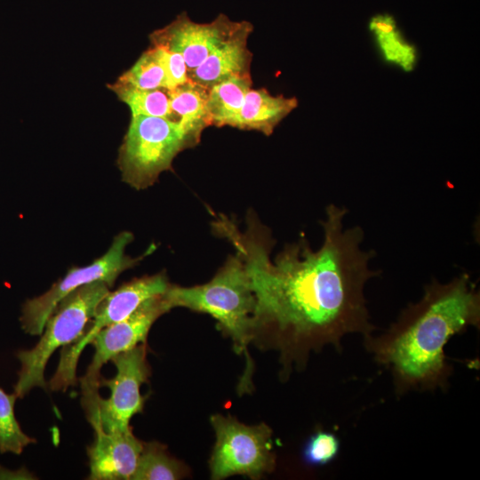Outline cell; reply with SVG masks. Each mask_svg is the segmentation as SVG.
Listing matches in <instances>:
<instances>
[{
    "label": "cell",
    "mask_w": 480,
    "mask_h": 480,
    "mask_svg": "<svg viewBox=\"0 0 480 480\" xmlns=\"http://www.w3.org/2000/svg\"><path fill=\"white\" fill-rule=\"evenodd\" d=\"M369 28L386 61L411 71L417 62V52L397 28L395 19L388 14H377L369 22Z\"/></svg>",
    "instance_id": "cell-17"
},
{
    "label": "cell",
    "mask_w": 480,
    "mask_h": 480,
    "mask_svg": "<svg viewBox=\"0 0 480 480\" xmlns=\"http://www.w3.org/2000/svg\"><path fill=\"white\" fill-rule=\"evenodd\" d=\"M252 30V23L239 21L237 28L198 67L188 72V79L208 90L229 78L251 76L252 53L247 40Z\"/></svg>",
    "instance_id": "cell-13"
},
{
    "label": "cell",
    "mask_w": 480,
    "mask_h": 480,
    "mask_svg": "<svg viewBox=\"0 0 480 480\" xmlns=\"http://www.w3.org/2000/svg\"><path fill=\"white\" fill-rule=\"evenodd\" d=\"M252 84L251 76H236L208 89L206 106L212 125L236 127Z\"/></svg>",
    "instance_id": "cell-16"
},
{
    "label": "cell",
    "mask_w": 480,
    "mask_h": 480,
    "mask_svg": "<svg viewBox=\"0 0 480 480\" xmlns=\"http://www.w3.org/2000/svg\"><path fill=\"white\" fill-rule=\"evenodd\" d=\"M116 83L142 90L165 89V74L156 47L143 52Z\"/></svg>",
    "instance_id": "cell-20"
},
{
    "label": "cell",
    "mask_w": 480,
    "mask_h": 480,
    "mask_svg": "<svg viewBox=\"0 0 480 480\" xmlns=\"http://www.w3.org/2000/svg\"><path fill=\"white\" fill-rule=\"evenodd\" d=\"M347 213L345 207L328 205L320 248L314 251L301 239L274 260L271 239L254 221L245 232L224 216L213 223L247 271L255 298L252 340L263 332L280 352L284 373L325 346L340 351L348 334L364 337L376 330L364 296L367 282L380 275L370 267L375 252L361 248V227L344 228Z\"/></svg>",
    "instance_id": "cell-1"
},
{
    "label": "cell",
    "mask_w": 480,
    "mask_h": 480,
    "mask_svg": "<svg viewBox=\"0 0 480 480\" xmlns=\"http://www.w3.org/2000/svg\"><path fill=\"white\" fill-rule=\"evenodd\" d=\"M339 450L340 442L334 434L318 431L309 438L303 455L308 463L321 466L333 460Z\"/></svg>",
    "instance_id": "cell-22"
},
{
    "label": "cell",
    "mask_w": 480,
    "mask_h": 480,
    "mask_svg": "<svg viewBox=\"0 0 480 480\" xmlns=\"http://www.w3.org/2000/svg\"><path fill=\"white\" fill-rule=\"evenodd\" d=\"M110 361L116 366V375L112 379L100 377V388H108L110 396L102 399L99 395L82 403L92 428L105 432L131 428L130 420L143 411L146 396H141L140 387L148 382L150 375L146 343L117 354Z\"/></svg>",
    "instance_id": "cell-6"
},
{
    "label": "cell",
    "mask_w": 480,
    "mask_h": 480,
    "mask_svg": "<svg viewBox=\"0 0 480 480\" xmlns=\"http://www.w3.org/2000/svg\"><path fill=\"white\" fill-rule=\"evenodd\" d=\"M164 296L171 308L181 307L205 313L218 322L219 327L233 340L236 352L246 356L247 370L239 390L248 392L252 373L248 345L252 340L255 298L241 257L237 253L229 256L208 283L190 287L171 284Z\"/></svg>",
    "instance_id": "cell-3"
},
{
    "label": "cell",
    "mask_w": 480,
    "mask_h": 480,
    "mask_svg": "<svg viewBox=\"0 0 480 480\" xmlns=\"http://www.w3.org/2000/svg\"><path fill=\"white\" fill-rule=\"evenodd\" d=\"M194 146L176 122L158 116H132L119 149L123 180L136 189L146 188L171 168L180 151Z\"/></svg>",
    "instance_id": "cell-5"
},
{
    "label": "cell",
    "mask_w": 480,
    "mask_h": 480,
    "mask_svg": "<svg viewBox=\"0 0 480 480\" xmlns=\"http://www.w3.org/2000/svg\"><path fill=\"white\" fill-rule=\"evenodd\" d=\"M183 465L157 442L143 443L132 480H175L183 477Z\"/></svg>",
    "instance_id": "cell-18"
},
{
    "label": "cell",
    "mask_w": 480,
    "mask_h": 480,
    "mask_svg": "<svg viewBox=\"0 0 480 480\" xmlns=\"http://www.w3.org/2000/svg\"><path fill=\"white\" fill-rule=\"evenodd\" d=\"M298 106L295 97L272 95L266 89L251 88L245 95L236 128L270 135L276 125Z\"/></svg>",
    "instance_id": "cell-14"
},
{
    "label": "cell",
    "mask_w": 480,
    "mask_h": 480,
    "mask_svg": "<svg viewBox=\"0 0 480 480\" xmlns=\"http://www.w3.org/2000/svg\"><path fill=\"white\" fill-rule=\"evenodd\" d=\"M480 324V292L468 273L426 284L381 334L364 337L374 361L390 371L398 395L446 390L452 367L444 348L456 334Z\"/></svg>",
    "instance_id": "cell-2"
},
{
    "label": "cell",
    "mask_w": 480,
    "mask_h": 480,
    "mask_svg": "<svg viewBox=\"0 0 480 480\" xmlns=\"http://www.w3.org/2000/svg\"><path fill=\"white\" fill-rule=\"evenodd\" d=\"M108 87L130 108L132 116H149L171 120L172 113L168 90H142L117 84Z\"/></svg>",
    "instance_id": "cell-19"
},
{
    "label": "cell",
    "mask_w": 480,
    "mask_h": 480,
    "mask_svg": "<svg viewBox=\"0 0 480 480\" xmlns=\"http://www.w3.org/2000/svg\"><path fill=\"white\" fill-rule=\"evenodd\" d=\"M94 442L87 448L90 480L132 479L142 450L143 442L125 430L105 432L95 429Z\"/></svg>",
    "instance_id": "cell-12"
},
{
    "label": "cell",
    "mask_w": 480,
    "mask_h": 480,
    "mask_svg": "<svg viewBox=\"0 0 480 480\" xmlns=\"http://www.w3.org/2000/svg\"><path fill=\"white\" fill-rule=\"evenodd\" d=\"M238 24L239 21H233L222 13L211 22L198 23L184 12L170 24L154 31L149 38L155 46L180 53L188 72L198 67Z\"/></svg>",
    "instance_id": "cell-11"
},
{
    "label": "cell",
    "mask_w": 480,
    "mask_h": 480,
    "mask_svg": "<svg viewBox=\"0 0 480 480\" xmlns=\"http://www.w3.org/2000/svg\"><path fill=\"white\" fill-rule=\"evenodd\" d=\"M17 396L7 394L0 388V453L12 452L20 454L29 444L36 439L26 435L14 414V404Z\"/></svg>",
    "instance_id": "cell-21"
},
{
    "label": "cell",
    "mask_w": 480,
    "mask_h": 480,
    "mask_svg": "<svg viewBox=\"0 0 480 480\" xmlns=\"http://www.w3.org/2000/svg\"><path fill=\"white\" fill-rule=\"evenodd\" d=\"M164 293L144 301L125 319L101 329L91 344L95 353L81 381L82 399L89 400L99 394L100 370L103 364L140 343H146L148 332L156 320L171 310Z\"/></svg>",
    "instance_id": "cell-10"
},
{
    "label": "cell",
    "mask_w": 480,
    "mask_h": 480,
    "mask_svg": "<svg viewBox=\"0 0 480 480\" xmlns=\"http://www.w3.org/2000/svg\"><path fill=\"white\" fill-rule=\"evenodd\" d=\"M211 423L216 435L210 460L212 479L235 475L258 479L275 468L272 430L268 425L247 426L220 414L212 415Z\"/></svg>",
    "instance_id": "cell-7"
},
{
    "label": "cell",
    "mask_w": 480,
    "mask_h": 480,
    "mask_svg": "<svg viewBox=\"0 0 480 480\" xmlns=\"http://www.w3.org/2000/svg\"><path fill=\"white\" fill-rule=\"evenodd\" d=\"M109 286L102 281L83 285L63 298L48 317L41 338L30 349L16 354L20 362L14 393L23 398L32 388H47L44 369L52 354L77 340L94 315Z\"/></svg>",
    "instance_id": "cell-4"
},
{
    "label": "cell",
    "mask_w": 480,
    "mask_h": 480,
    "mask_svg": "<svg viewBox=\"0 0 480 480\" xmlns=\"http://www.w3.org/2000/svg\"><path fill=\"white\" fill-rule=\"evenodd\" d=\"M155 47L164 70L165 89L172 90L188 82V68L182 55L161 46Z\"/></svg>",
    "instance_id": "cell-23"
},
{
    "label": "cell",
    "mask_w": 480,
    "mask_h": 480,
    "mask_svg": "<svg viewBox=\"0 0 480 480\" xmlns=\"http://www.w3.org/2000/svg\"><path fill=\"white\" fill-rule=\"evenodd\" d=\"M172 118L196 145L202 132L212 125L207 110L208 90L190 80L168 90Z\"/></svg>",
    "instance_id": "cell-15"
},
{
    "label": "cell",
    "mask_w": 480,
    "mask_h": 480,
    "mask_svg": "<svg viewBox=\"0 0 480 480\" xmlns=\"http://www.w3.org/2000/svg\"><path fill=\"white\" fill-rule=\"evenodd\" d=\"M171 284L159 273L133 279L108 292L97 306L82 335L63 347L57 370L48 385L53 391H66L76 383V365L84 348L104 327L120 322L132 314L147 300L164 293Z\"/></svg>",
    "instance_id": "cell-8"
},
{
    "label": "cell",
    "mask_w": 480,
    "mask_h": 480,
    "mask_svg": "<svg viewBox=\"0 0 480 480\" xmlns=\"http://www.w3.org/2000/svg\"><path fill=\"white\" fill-rule=\"evenodd\" d=\"M132 239L131 232H121L101 257L87 266L72 268L47 292L28 300L22 307L20 316L24 332L30 335H41L48 317L57 304L77 288L97 281L105 282L109 287L113 286L122 272L132 268L149 252H147L143 256L134 259L126 255V246Z\"/></svg>",
    "instance_id": "cell-9"
}]
</instances>
